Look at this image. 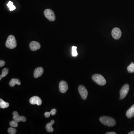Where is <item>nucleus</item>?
<instances>
[{"mask_svg": "<svg viewBox=\"0 0 134 134\" xmlns=\"http://www.w3.org/2000/svg\"><path fill=\"white\" fill-rule=\"evenodd\" d=\"M9 10L10 11H13V10H14L15 9L16 7L15 6H14V5H13L12 6H10V7L9 8Z\"/></svg>", "mask_w": 134, "mask_h": 134, "instance_id": "nucleus-25", "label": "nucleus"}, {"mask_svg": "<svg viewBox=\"0 0 134 134\" xmlns=\"http://www.w3.org/2000/svg\"><path fill=\"white\" fill-rule=\"evenodd\" d=\"M7 5L8 7H9V8L10 6H12V5H13V2H12V1H9V3H8L7 4Z\"/></svg>", "mask_w": 134, "mask_h": 134, "instance_id": "nucleus-26", "label": "nucleus"}, {"mask_svg": "<svg viewBox=\"0 0 134 134\" xmlns=\"http://www.w3.org/2000/svg\"><path fill=\"white\" fill-rule=\"evenodd\" d=\"M112 35L113 38L116 40H118L122 36V32L118 28H115L112 31Z\"/></svg>", "mask_w": 134, "mask_h": 134, "instance_id": "nucleus-9", "label": "nucleus"}, {"mask_svg": "<svg viewBox=\"0 0 134 134\" xmlns=\"http://www.w3.org/2000/svg\"><path fill=\"white\" fill-rule=\"evenodd\" d=\"M50 113L51 115L53 116H54L56 113L57 110L56 109H53L51 110V111H50Z\"/></svg>", "mask_w": 134, "mask_h": 134, "instance_id": "nucleus-23", "label": "nucleus"}, {"mask_svg": "<svg viewBox=\"0 0 134 134\" xmlns=\"http://www.w3.org/2000/svg\"><path fill=\"white\" fill-rule=\"evenodd\" d=\"M30 49L32 51H36L40 49L41 45L39 42L36 41H32L29 45Z\"/></svg>", "mask_w": 134, "mask_h": 134, "instance_id": "nucleus-10", "label": "nucleus"}, {"mask_svg": "<svg viewBox=\"0 0 134 134\" xmlns=\"http://www.w3.org/2000/svg\"><path fill=\"white\" fill-rule=\"evenodd\" d=\"M13 120L17 122L18 123L20 122H25L26 121V119L24 116H19L18 112L16 111H14L13 113Z\"/></svg>", "mask_w": 134, "mask_h": 134, "instance_id": "nucleus-8", "label": "nucleus"}, {"mask_svg": "<svg viewBox=\"0 0 134 134\" xmlns=\"http://www.w3.org/2000/svg\"><path fill=\"white\" fill-rule=\"evenodd\" d=\"M7 47L10 49H13L17 46V43L15 38L13 35H10L8 37L6 43Z\"/></svg>", "mask_w": 134, "mask_h": 134, "instance_id": "nucleus-2", "label": "nucleus"}, {"mask_svg": "<svg viewBox=\"0 0 134 134\" xmlns=\"http://www.w3.org/2000/svg\"><path fill=\"white\" fill-rule=\"evenodd\" d=\"M44 15L46 18L51 21H54L56 19V16L53 11L50 9H45L44 12Z\"/></svg>", "mask_w": 134, "mask_h": 134, "instance_id": "nucleus-4", "label": "nucleus"}, {"mask_svg": "<svg viewBox=\"0 0 134 134\" xmlns=\"http://www.w3.org/2000/svg\"><path fill=\"white\" fill-rule=\"evenodd\" d=\"M8 132L9 134H16L17 131H16V129H15L10 127V128H8Z\"/></svg>", "mask_w": 134, "mask_h": 134, "instance_id": "nucleus-20", "label": "nucleus"}, {"mask_svg": "<svg viewBox=\"0 0 134 134\" xmlns=\"http://www.w3.org/2000/svg\"><path fill=\"white\" fill-rule=\"evenodd\" d=\"M99 120L102 124L109 127H113L116 125L115 120L109 117H101L99 119Z\"/></svg>", "mask_w": 134, "mask_h": 134, "instance_id": "nucleus-1", "label": "nucleus"}, {"mask_svg": "<svg viewBox=\"0 0 134 134\" xmlns=\"http://www.w3.org/2000/svg\"><path fill=\"white\" fill-rule=\"evenodd\" d=\"M30 103L32 105L37 104L40 105L42 104V101L41 99L37 96H34L30 99Z\"/></svg>", "mask_w": 134, "mask_h": 134, "instance_id": "nucleus-11", "label": "nucleus"}, {"mask_svg": "<svg viewBox=\"0 0 134 134\" xmlns=\"http://www.w3.org/2000/svg\"><path fill=\"white\" fill-rule=\"evenodd\" d=\"M10 125L12 127H15L16 128L18 126V123L16 122L15 120L13 121H11L10 122Z\"/></svg>", "mask_w": 134, "mask_h": 134, "instance_id": "nucleus-21", "label": "nucleus"}, {"mask_svg": "<svg viewBox=\"0 0 134 134\" xmlns=\"http://www.w3.org/2000/svg\"><path fill=\"white\" fill-rule=\"evenodd\" d=\"M78 53L77 52V47L73 46L72 48V55L73 57H76Z\"/></svg>", "mask_w": 134, "mask_h": 134, "instance_id": "nucleus-19", "label": "nucleus"}, {"mask_svg": "<svg viewBox=\"0 0 134 134\" xmlns=\"http://www.w3.org/2000/svg\"><path fill=\"white\" fill-rule=\"evenodd\" d=\"M59 89L60 92L64 93L67 92L68 89V85L66 82L62 81L59 84Z\"/></svg>", "mask_w": 134, "mask_h": 134, "instance_id": "nucleus-7", "label": "nucleus"}, {"mask_svg": "<svg viewBox=\"0 0 134 134\" xmlns=\"http://www.w3.org/2000/svg\"><path fill=\"white\" fill-rule=\"evenodd\" d=\"M127 70L130 73L134 72V63H132L127 67Z\"/></svg>", "mask_w": 134, "mask_h": 134, "instance_id": "nucleus-18", "label": "nucleus"}, {"mask_svg": "<svg viewBox=\"0 0 134 134\" xmlns=\"http://www.w3.org/2000/svg\"><path fill=\"white\" fill-rule=\"evenodd\" d=\"M126 115L129 119L132 118L134 116V104L132 105L126 112Z\"/></svg>", "mask_w": 134, "mask_h": 134, "instance_id": "nucleus-13", "label": "nucleus"}, {"mask_svg": "<svg viewBox=\"0 0 134 134\" xmlns=\"http://www.w3.org/2000/svg\"><path fill=\"white\" fill-rule=\"evenodd\" d=\"M9 72V69L7 68H5L3 69L2 71V74L0 76V80H1L2 78L6 76Z\"/></svg>", "mask_w": 134, "mask_h": 134, "instance_id": "nucleus-17", "label": "nucleus"}, {"mask_svg": "<svg viewBox=\"0 0 134 134\" xmlns=\"http://www.w3.org/2000/svg\"><path fill=\"white\" fill-rule=\"evenodd\" d=\"M129 86L128 84H125L122 87L120 91V99L125 98L128 93Z\"/></svg>", "mask_w": 134, "mask_h": 134, "instance_id": "nucleus-5", "label": "nucleus"}, {"mask_svg": "<svg viewBox=\"0 0 134 134\" xmlns=\"http://www.w3.org/2000/svg\"><path fill=\"white\" fill-rule=\"evenodd\" d=\"M5 62L3 60H1L0 61V67H1L5 65Z\"/></svg>", "mask_w": 134, "mask_h": 134, "instance_id": "nucleus-24", "label": "nucleus"}, {"mask_svg": "<svg viewBox=\"0 0 134 134\" xmlns=\"http://www.w3.org/2000/svg\"><path fill=\"white\" fill-rule=\"evenodd\" d=\"M44 72L43 69L42 67H39L36 68L34 73V76L35 78L40 77Z\"/></svg>", "mask_w": 134, "mask_h": 134, "instance_id": "nucleus-12", "label": "nucleus"}, {"mask_svg": "<svg viewBox=\"0 0 134 134\" xmlns=\"http://www.w3.org/2000/svg\"><path fill=\"white\" fill-rule=\"evenodd\" d=\"M106 134H116V133L114 132H107V133H106Z\"/></svg>", "mask_w": 134, "mask_h": 134, "instance_id": "nucleus-27", "label": "nucleus"}, {"mask_svg": "<svg viewBox=\"0 0 134 134\" xmlns=\"http://www.w3.org/2000/svg\"><path fill=\"white\" fill-rule=\"evenodd\" d=\"M51 115V114L50 112H46L44 114V115L46 118H49Z\"/></svg>", "mask_w": 134, "mask_h": 134, "instance_id": "nucleus-22", "label": "nucleus"}, {"mask_svg": "<svg viewBox=\"0 0 134 134\" xmlns=\"http://www.w3.org/2000/svg\"><path fill=\"white\" fill-rule=\"evenodd\" d=\"M21 82L20 80L18 79H11L9 82L10 86L12 87H14L16 84L19 85H21Z\"/></svg>", "mask_w": 134, "mask_h": 134, "instance_id": "nucleus-15", "label": "nucleus"}, {"mask_svg": "<svg viewBox=\"0 0 134 134\" xmlns=\"http://www.w3.org/2000/svg\"><path fill=\"white\" fill-rule=\"evenodd\" d=\"M128 134H134V131H133L131 132L128 133Z\"/></svg>", "mask_w": 134, "mask_h": 134, "instance_id": "nucleus-28", "label": "nucleus"}, {"mask_svg": "<svg viewBox=\"0 0 134 134\" xmlns=\"http://www.w3.org/2000/svg\"><path fill=\"white\" fill-rule=\"evenodd\" d=\"M78 91L82 98L85 100L87 97L88 93L85 87L82 85L79 86Z\"/></svg>", "mask_w": 134, "mask_h": 134, "instance_id": "nucleus-6", "label": "nucleus"}, {"mask_svg": "<svg viewBox=\"0 0 134 134\" xmlns=\"http://www.w3.org/2000/svg\"><path fill=\"white\" fill-rule=\"evenodd\" d=\"M54 122H54V120H52L50 122L48 123L47 124L45 128H46L47 131L49 132H52L54 131V129L53 128L52 126H53V125Z\"/></svg>", "mask_w": 134, "mask_h": 134, "instance_id": "nucleus-14", "label": "nucleus"}, {"mask_svg": "<svg viewBox=\"0 0 134 134\" xmlns=\"http://www.w3.org/2000/svg\"><path fill=\"white\" fill-rule=\"evenodd\" d=\"M9 104L8 102L4 101L3 99H0V107L1 108H6L8 107Z\"/></svg>", "mask_w": 134, "mask_h": 134, "instance_id": "nucleus-16", "label": "nucleus"}, {"mask_svg": "<svg viewBox=\"0 0 134 134\" xmlns=\"http://www.w3.org/2000/svg\"><path fill=\"white\" fill-rule=\"evenodd\" d=\"M92 79L94 82L100 85H104L106 84L105 79L100 74H95L92 76Z\"/></svg>", "mask_w": 134, "mask_h": 134, "instance_id": "nucleus-3", "label": "nucleus"}]
</instances>
